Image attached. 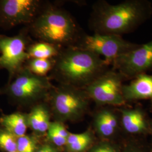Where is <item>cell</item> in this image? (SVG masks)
Instances as JSON below:
<instances>
[{"instance_id":"1","label":"cell","mask_w":152,"mask_h":152,"mask_svg":"<svg viewBox=\"0 0 152 152\" xmlns=\"http://www.w3.org/2000/svg\"><path fill=\"white\" fill-rule=\"evenodd\" d=\"M152 16L148 0H126L117 5L98 1L92 6L88 26L95 33L123 34L135 31Z\"/></svg>"},{"instance_id":"2","label":"cell","mask_w":152,"mask_h":152,"mask_svg":"<svg viewBox=\"0 0 152 152\" xmlns=\"http://www.w3.org/2000/svg\"><path fill=\"white\" fill-rule=\"evenodd\" d=\"M110 66L102 57L76 46L61 49L48 77L59 84L85 89Z\"/></svg>"},{"instance_id":"3","label":"cell","mask_w":152,"mask_h":152,"mask_svg":"<svg viewBox=\"0 0 152 152\" xmlns=\"http://www.w3.org/2000/svg\"><path fill=\"white\" fill-rule=\"evenodd\" d=\"M26 27L37 41L61 49L75 46L85 33L68 11L47 2L32 23Z\"/></svg>"},{"instance_id":"4","label":"cell","mask_w":152,"mask_h":152,"mask_svg":"<svg viewBox=\"0 0 152 152\" xmlns=\"http://www.w3.org/2000/svg\"><path fill=\"white\" fill-rule=\"evenodd\" d=\"M54 87L48 76H37L24 66L15 77L0 88L11 100L20 105H33L48 100Z\"/></svg>"},{"instance_id":"5","label":"cell","mask_w":152,"mask_h":152,"mask_svg":"<svg viewBox=\"0 0 152 152\" xmlns=\"http://www.w3.org/2000/svg\"><path fill=\"white\" fill-rule=\"evenodd\" d=\"M56 121H76L88 111L91 101L84 89L58 84L50 93L48 99Z\"/></svg>"},{"instance_id":"6","label":"cell","mask_w":152,"mask_h":152,"mask_svg":"<svg viewBox=\"0 0 152 152\" xmlns=\"http://www.w3.org/2000/svg\"><path fill=\"white\" fill-rule=\"evenodd\" d=\"M127 79L120 72L110 68L84 90L96 106L119 108L128 105L122 94V87Z\"/></svg>"},{"instance_id":"7","label":"cell","mask_w":152,"mask_h":152,"mask_svg":"<svg viewBox=\"0 0 152 152\" xmlns=\"http://www.w3.org/2000/svg\"><path fill=\"white\" fill-rule=\"evenodd\" d=\"M139 45L128 41L118 35L95 33L88 35L84 33L75 46L103 56L105 61L111 66L116 59Z\"/></svg>"},{"instance_id":"8","label":"cell","mask_w":152,"mask_h":152,"mask_svg":"<svg viewBox=\"0 0 152 152\" xmlns=\"http://www.w3.org/2000/svg\"><path fill=\"white\" fill-rule=\"evenodd\" d=\"M32 42L26 27L12 37L0 34V70L7 71L9 81L22 69L29 58L27 49Z\"/></svg>"},{"instance_id":"9","label":"cell","mask_w":152,"mask_h":152,"mask_svg":"<svg viewBox=\"0 0 152 152\" xmlns=\"http://www.w3.org/2000/svg\"><path fill=\"white\" fill-rule=\"evenodd\" d=\"M45 2L40 0H1L0 28L10 29L32 23Z\"/></svg>"},{"instance_id":"10","label":"cell","mask_w":152,"mask_h":152,"mask_svg":"<svg viewBox=\"0 0 152 152\" xmlns=\"http://www.w3.org/2000/svg\"><path fill=\"white\" fill-rule=\"evenodd\" d=\"M111 68L120 72L127 80L152 70V39L140 44L135 49L114 60Z\"/></svg>"},{"instance_id":"11","label":"cell","mask_w":152,"mask_h":152,"mask_svg":"<svg viewBox=\"0 0 152 152\" xmlns=\"http://www.w3.org/2000/svg\"><path fill=\"white\" fill-rule=\"evenodd\" d=\"M118 110L124 137L143 138L149 136L152 119L142 105L128 104L119 107Z\"/></svg>"},{"instance_id":"12","label":"cell","mask_w":152,"mask_h":152,"mask_svg":"<svg viewBox=\"0 0 152 152\" xmlns=\"http://www.w3.org/2000/svg\"><path fill=\"white\" fill-rule=\"evenodd\" d=\"M93 114V130L104 140L121 141L122 133L118 108L111 106L99 107Z\"/></svg>"},{"instance_id":"13","label":"cell","mask_w":152,"mask_h":152,"mask_svg":"<svg viewBox=\"0 0 152 152\" xmlns=\"http://www.w3.org/2000/svg\"><path fill=\"white\" fill-rule=\"evenodd\" d=\"M129 84H124L122 94L126 103L130 104L139 100H148L152 109V75L147 73L136 76Z\"/></svg>"},{"instance_id":"14","label":"cell","mask_w":152,"mask_h":152,"mask_svg":"<svg viewBox=\"0 0 152 152\" xmlns=\"http://www.w3.org/2000/svg\"><path fill=\"white\" fill-rule=\"evenodd\" d=\"M51 113L49 106L45 103H39L33 105L27 114L28 126L38 134H44L49 129Z\"/></svg>"},{"instance_id":"15","label":"cell","mask_w":152,"mask_h":152,"mask_svg":"<svg viewBox=\"0 0 152 152\" xmlns=\"http://www.w3.org/2000/svg\"><path fill=\"white\" fill-rule=\"evenodd\" d=\"M0 125L2 128L10 132L16 137L26 135L27 130V114L15 112L3 115L0 118Z\"/></svg>"},{"instance_id":"16","label":"cell","mask_w":152,"mask_h":152,"mask_svg":"<svg viewBox=\"0 0 152 152\" xmlns=\"http://www.w3.org/2000/svg\"><path fill=\"white\" fill-rule=\"evenodd\" d=\"M94 130L89 129L80 134H72L67 138L66 146L69 152H87L95 144Z\"/></svg>"},{"instance_id":"17","label":"cell","mask_w":152,"mask_h":152,"mask_svg":"<svg viewBox=\"0 0 152 152\" xmlns=\"http://www.w3.org/2000/svg\"><path fill=\"white\" fill-rule=\"evenodd\" d=\"M61 49L53 45L42 41H33L28 46L27 52L29 58L54 59L60 53Z\"/></svg>"},{"instance_id":"18","label":"cell","mask_w":152,"mask_h":152,"mask_svg":"<svg viewBox=\"0 0 152 152\" xmlns=\"http://www.w3.org/2000/svg\"><path fill=\"white\" fill-rule=\"evenodd\" d=\"M54 65V59L29 58L24 66L30 72L37 76H48Z\"/></svg>"},{"instance_id":"19","label":"cell","mask_w":152,"mask_h":152,"mask_svg":"<svg viewBox=\"0 0 152 152\" xmlns=\"http://www.w3.org/2000/svg\"><path fill=\"white\" fill-rule=\"evenodd\" d=\"M122 152H152L150 144L142 138L124 137L122 139Z\"/></svg>"},{"instance_id":"20","label":"cell","mask_w":152,"mask_h":152,"mask_svg":"<svg viewBox=\"0 0 152 152\" xmlns=\"http://www.w3.org/2000/svg\"><path fill=\"white\" fill-rule=\"evenodd\" d=\"M122 140L121 141L104 140L95 142L87 152H122Z\"/></svg>"},{"instance_id":"21","label":"cell","mask_w":152,"mask_h":152,"mask_svg":"<svg viewBox=\"0 0 152 152\" xmlns=\"http://www.w3.org/2000/svg\"><path fill=\"white\" fill-rule=\"evenodd\" d=\"M0 149L6 152H17V137L3 128L0 129Z\"/></svg>"},{"instance_id":"22","label":"cell","mask_w":152,"mask_h":152,"mask_svg":"<svg viewBox=\"0 0 152 152\" xmlns=\"http://www.w3.org/2000/svg\"><path fill=\"white\" fill-rule=\"evenodd\" d=\"M37 144L34 139L26 135L17 138V152H36Z\"/></svg>"},{"instance_id":"23","label":"cell","mask_w":152,"mask_h":152,"mask_svg":"<svg viewBox=\"0 0 152 152\" xmlns=\"http://www.w3.org/2000/svg\"><path fill=\"white\" fill-rule=\"evenodd\" d=\"M49 140L57 147H62L66 145V139L60 135V134L53 126L51 122L49 126V129L47 131Z\"/></svg>"},{"instance_id":"24","label":"cell","mask_w":152,"mask_h":152,"mask_svg":"<svg viewBox=\"0 0 152 152\" xmlns=\"http://www.w3.org/2000/svg\"><path fill=\"white\" fill-rule=\"evenodd\" d=\"M36 152H58V151L54 145L48 144L42 145Z\"/></svg>"},{"instance_id":"25","label":"cell","mask_w":152,"mask_h":152,"mask_svg":"<svg viewBox=\"0 0 152 152\" xmlns=\"http://www.w3.org/2000/svg\"><path fill=\"white\" fill-rule=\"evenodd\" d=\"M149 136L151 137V142H150V145L151 146L152 148V120L151 122V132H150V135Z\"/></svg>"},{"instance_id":"26","label":"cell","mask_w":152,"mask_h":152,"mask_svg":"<svg viewBox=\"0 0 152 152\" xmlns=\"http://www.w3.org/2000/svg\"></svg>"}]
</instances>
